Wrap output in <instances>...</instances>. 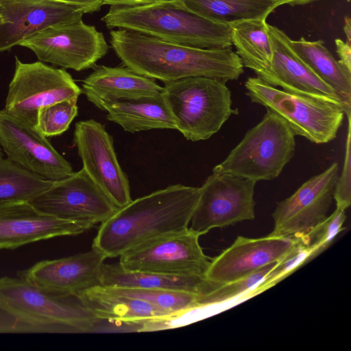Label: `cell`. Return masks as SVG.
I'll list each match as a JSON object with an SVG mask.
<instances>
[{"mask_svg": "<svg viewBox=\"0 0 351 351\" xmlns=\"http://www.w3.org/2000/svg\"><path fill=\"white\" fill-rule=\"evenodd\" d=\"M109 42L126 67L164 82L189 77H206L226 82L238 80L244 72L241 60L232 47H190L122 28L110 30Z\"/></svg>", "mask_w": 351, "mask_h": 351, "instance_id": "obj_1", "label": "cell"}, {"mask_svg": "<svg viewBox=\"0 0 351 351\" xmlns=\"http://www.w3.org/2000/svg\"><path fill=\"white\" fill-rule=\"evenodd\" d=\"M200 189L180 184L132 200L101 223L92 248L106 258L189 228Z\"/></svg>", "mask_w": 351, "mask_h": 351, "instance_id": "obj_2", "label": "cell"}, {"mask_svg": "<svg viewBox=\"0 0 351 351\" xmlns=\"http://www.w3.org/2000/svg\"><path fill=\"white\" fill-rule=\"evenodd\" d=\"M101 21L108 29L134 30L190 47L219 49L232 45L230 25L204 19L175 0L135 6H110Z\"/></svg>", "mask_w": 351, "mask_h": 351, "instance_id": "obj_3", "label": "cell"}, {"mask_svg": "<svg viewBox=\"0 0 351 351\" xmlns=\"http://www.w3.org/2000/svg\"><path fill=\"white\" fill-rule=\"evenodd\" d=\"M164 83L162 93L176 130L187 140L208 139L239 112L232 107L231 92L223 80L189 77Z\"/></svg>", "mask_w": 351, "mask_h": 351, "instance_id": "obj_4", "label": "cell"}, {"mask_svg": "<svg viewBox=\"0 0 351 351\" xmlns=\"http://www.w3.org/2000/svg\"><path fill=\"white\" fill-rule=\"evenodd\" d=\"M295 136L280 116L267 108L263 119L247 132L213 172L255 182L274 180L294 154Z\"/></svg>", "mask_w": 351, "mask_h": 351, "instance_id": "obj_5", "label": "cell"}, {"mask_svg": "<svg viewBox=\"0 0 351 351\" xmlns=\"http://www.w3.org/2000/svg\"><path fill=\"white\" fill-rule=\"evenodd\" d=\"M73 297L48 292L19 277H0V309L18 321L60 326L71 332L96 331L102 320Z\"/></svg>", "mask_w": 351, "mask_h": 351, "instance_id": "obj_6", "label": "cell"}, {"mask_svg": "<svg viewBox=\"0 0 351 351\" xmlns=\"http://www.w3.org/2000/svg\"><path fill=\"white\" fill-rule=\"evenodd\" d=\"M244 86L252 103L264 106L280 116L295 135L317 144L336 138L345 114L341 106L278 89L258 77H248Z\"/></svg>", "mask_w": 351, "mask_h": 351, "instance_id": "obj_7", "label": "cell"}, {"mask_svg": "<svg viewBox=\"0 0 351 351\" xmlns=\"http://www.w3.org/2000/svg\"><path fill=\"white\" fill-rule=\"evenodd\" d=\"M82 89L71 75L41 61L22 62L15 56L5 110L36 128L38 110L57 102L78 97Z\"/></svg>", "mask_w": 351, "mask_h": 351, "instance_id": "obj_8", "label": "cell"}, {"mask_svg": "<svg viewBox=\"0 0 351 351\" xmlns=\"http://www.w3.org/2000/svg\"><path fill=\"white\" fill-rule=\"evenodd\" d=\"M19 45L31 49L43 62L76 71L94 67L109 49L103 33L82 19L49 26Z\"/></svg>", "mask_w": 351, "mask_h": 351, "instance_id": "obj_9", "label": "cell"}, {"mask_svg": "<svg viewBox=\"0 0 351 351\" xmlns=\"http://www.w3.org/2000/svg\"><path fill=\"white\" fill-rule=\"evenodd\" d=\"M200 236L189 227L125 252L119 256V263L128 271L205 276L212 258L204 253L199 243Z\"/></svg>", "mask_w": 351, "mask_h": 351, "instance_id": "obj_10", "label": "cell"}, {"mask_svg": "<svg viewBox=\"0 0 351 351\" xmlns=\"http://www.w3.org/2000/svg\"><path fill=\"white\" fill-rule=\"evenodd\" d=\"M256 183L227 173H213L199 188L189 228L202 235L214 228L254 219Z\"/></svg>", "mask_w": 351, "mask_h": 351, "instance_id": "obj_11", "label": "cell"}, {"mask_svg": "<svg viewBox=\"0 0 351 351\" xmlns=\"http://www.w3.org/2000/svg\"><path fill=\"white\" fill-rule=\"evenodd\" d=\"M28 202L41 213L90 228L105 221L119 208L83 168L66 178L53 182Z\"/></svg>", "mask_w": 351, "mask_h": 351, "instance_id": "obj_12", "label": "cell"}, {"mask_svg": "<svg viewBox=\"0 0 351 351\" xmlns=\"http://www.w3.org/2000/svg\"><path fill=\"white\" fill-rule=\"evenodd\" d=\"M73 144L83 169L117 207L132 202L128 178L118 162L113 138L104 125L94 119L77 121Z\"/></svg>", "mask_w": 351, "mask_h": 351, "instance_id": "obj_13", "label": "cell"}, {"mask_svg": "<svg viewBox=\"0 0 351 351\" xmlns=\"http://www.w3.org/2000/svg\"><path fill=\"white\" fill-rule=\"evenodd\" d=\"M339 165L333 162L311 177L290 197L279 202L272 213L271 235L299 237L307 234L327 217L338 178Z\"/></svg>", "mask_w": 351, "mask_h": 351, "instance_id": "obj_14", "label": "cell"}, {"mask_svg": "<svg viewBox=\"0 0 351 351\" xmlns=\"http://www.w3.org/2000/svg\"><path fill=\"white\" fill-rule=\"evenodd\" d=\"M0 147L20 167L52 182L66 178L71 165L35 128L0 110Z\"/></svg>", "mask_w": 351, "mask_h": 351, "instance_id": "obj_15", "label": "cell"}, {"mask_svg": "<svg viewBox=\"0 0 351 351\" xmlns=\"http://www.w3.org/2000/svg\"><path fill=\"white\" fill-rule=\"evenodd\" d=\"M106 257L92 248L75 255L43 260L17 271L18 277L36 287L57 295L75 296L101 285V274Z\"/></svg>", "mask_w": 351, "mask_h": 351, "instance_id": "obj_16", "label": "cell"}, {"mask_svg": "<svg viewBox=\"0 0 351 351\" xmlns=\"http://www.w3.org/2000/svg\"><path fill=\"white\" fill-rule=\"evenodd\" d=\"M82 6L50 0H0V52L49 26L82 19Z\"/></svg>", "mask_w": 351, "mask_h": 351, "instance_id": "obj_17", "label": "cell"}, {"mask_svg": "<svg viewBox=\"0 0 351 351\" xmlns=\"http://www.w3.org/2000/svg\"><path fill=\"white\" fill-rule=\"evenodd\" d=\"M272 46V61L265 83L280 86L288 93L334 103L341 106L347 118L351 108L329 85L319 78L289 45L290 38L282 29L267 23Z\"/></svg>", "mask_w": 351, "mask_h": 351, "instance_id": "obj_18", "label": "cell"}, {"mask_svg": "<svg viewBox=\"0 0 351 351\" xmlns=\"http://www.w3.org/2000/svg\"><path fill=\"white\" fill-rule=\"evenodd\" d=\"M298 239L270 234L258 239L239 236L229 247L212 258L205 276L220 285L245 277L277 262L297 243Z\"/></svg>", "mask_w": 351, "mask_h": 351, "instance_id": "obj_19", "label": "cell"}, {"mask_svg": "<svg viewBox=\"0 0 351 351\" xmlns=\"http://www.w3.org/2000/svg\"><path fill=\"white\" fill-rule=\"evenodd\" d=\"M90 229L82 223L41 213L28 202L0 203V250L62 236H75Z\"/></svg>", "mask_w": 351, "mask_h": 351, "instance_id": "obj_20", "label": "cell"}, {"mask_svg": "<svg viewBox=\"0 0 351 351\" xmlns=\"http://www.w3.org/2000/svg\"><path fill=\"white\" fill-rule=\"evenodd\" d=\"M82 93L101 110L104 104L121 99L153 95L162 91L154 79L128 67L95 66L82 81Z\"/></svg>", "mask_w": 351, "mask_h": 351, "instance_id": "obj_21", "label": "cell"}, {"mask_svg": "<svg viewBox=\"0 0 351 351\" xmlns=\"http://www.w3.org/2000/svg\"><path fill=\"white\" fill-rule=\"evenodd\" d=\"M108 112L106 119L129 132L153 129H176L173 117L162 91L134 98L118 99L101 108Z\"/></svg>", "mask_w": 351, "mask_h": 351, "instance_id": "obj_22", "label": "cell"}, {"mask_svg": "<svg viewBox=\"0 0 351 351\" xmlns=\"http://www.w3.org/2000/svg\"><path fill=\"white\" fill-rule=\"evenodd\" d=\"M76 298L98 319L123 323L128 329L134 322L171 314L147 302L116 293L101 285L81 291Z\"/></svg>", "mask_w": 351, "mask_h": 351, "instance_id": "obj_23", "label": "cell"}, {"mask_svg": "<svg viewBox=\"0 0 351 351\" xmlns=\"http://www.w3.org/2000/svg\"><path fill=\"white\" fill-rule=\"evenodd\" d=\"M101 285L184 291L202 296L221 285L208 280L204 276H172L128 271L117 263H104L101 274Z\"/></svg>", "mask_w": 351, "mask_h": 351, "instance_id": "obj_24", "label": "cell"}, {"mask_svg": "<svg viewBox=\"0 0 351 351\" xmlns=\"http://www.w3.org/2000/svg\"><path fill=\"white\" fill-rule=\"evenodd\" d=\"M232 43L243 66L266 82L272 61V46L266 20H244L232 24Z\"/></svg>", "mask_w": 351, "mask_h": 351, "instance_id": "obj_25", "label": "cell"}, {"mask_svg": "<svg viewBox=\"0 0 351 351\" xmlns=\"http://www.w3.org/2000/svg\"><path fill=\"white\" fill-rule=\"evenodd\" d=\"M289 43L298 58L351 108V72L333 57L324 41H308L302 37L298 40L290 38Z\"/></svg>", "mask_w": 351, "mask_h": 351, "instance_id": "obj_26", "label": "cell"}, {"mask_svg": "<svg viewBox=\"0 0 351 351\" xmlns=\"http://www.w3.org/2000/svg\"><path fill=\"white\" fill-rule=\"evenodd\" d=\"M186 10L210 21L230 25L244 20H266L278 0H175Z\"/></svg>", "mask_w": 351, "mask_h": 351, "instance_id": "obj_27", "label": "cell"}, {"mask_svg": "<svg viewBox=\"0 0 351 351\" xmlns=\"http://www.w3.org/2000/svg\"><path fill=\"white\" fill-rule=\"evenodd\" d=\"M52 183L8 158H0V203L29 202Z\"/></svg>", "mask_w": 351, "mask_h": 351, "instance_id": "obj_28", "label": "cell"}, {"mask_svg": "<svg viewBox=\"0 0 351 351\" xmlns=\"http://www.w3.org/2000/svg\"><path fill=\"white\" fill-rule=\"evenodd\" d=\"M107 287L116 293L147 302L171 314L203 306L199 304L201 295L189 292L146 288Z\"/></svg>", "mask_w": 351, "mask_h": 351, "instance_id": "obj_29", "label": "cell"}, {"mask_svg": "<svg viewBox=\"0 0 351 351\" xmlns=\"http://www.w3.org/2000/svg\"><path fill=\"white\" fill-rule=\"evenodd\" d=\"M312 259L313 250L307 237H299L297 243L276 262L264 278L250 290L247 295L254 296L267 290Z\"/></svg>", "mask_w": 351, "mask_h": 351, "instance_id": "obj_30", "label": "cell"}, {"mask_svg": "<svg viewBox=\"0 0 351 351\" xmlns=\"http://www.w3.org/2000/svg\"><path fill=\"white\" fill-rule=\"evenodd\" d=\"M77 98L63 100L40 108L37 115L36 130L47 138L59 136L66 131L77 115Z\"/></svg>", "mask_w": 351, "mask_h": 351, "instance_id": "obj_31", "label": "cell"}, {"mask_svg": "<svg viewBox=\"0 0 351 351\" xmlns=\"http://www.w3.org/2000/svg\"><path fill=\"white\" fill-rule=\"evenodd\" d=\"M276 263L268 264L245 277L221 285L209 293L201 296L200 305L207 306L219 304L251 290L264 278Z\"/></svg>", "mask_w": 351, "mask_h": 351, "instance_id": "obj_32", "label": "cell"}, {"mask_svg": "<svg viewBox=\"0 0 351 351\" xmlns=\"http://www.w3.org/2000/svg\"><path fill=\"white\" fill-rule=\"evenodd\" d=\"M345 211L336 207L330 216L305 235L313 250V258L329 247L335 237L345 229L343 227L346 218Z\"/></svg>", "mask_w": 351, "mask_h": 351, "instance_id": "obj_33", "label": "cell"}, {"mask_svg": "<svg viewBox=\"0 0 351 351\" xmlns=\"http://www.w3.org/2000/svg\"><path fill=\"white\" fill-rule=\"evenodd\" d=\"M348 121L345 158L341 173L337 178L333 193L336 207L345 210L351 204V117L348 118Z\"/></svg>", "mask_w": 351, "mask_h": 351, "instance_id": "obj_34", "label": "cell"}, {"mask_svg": "<svg viewBox=\"0 0 351 351\" xmlns=\"http://www.w3.org/2000/svg\"><path fill=\"white\" fill-rule=\"evenodd\" d=\"M335 43L339 62L351 72V44L339 38L335 39Z\"/></svg>", "mask_w": 351, "mask_h": 351, "instance_id": "obj_35", "label": "cell"}, {"mask_svg": "<svg viewBox=\"0 0 351 351\" xmlns=\"http://www.w3.org/2000/svg\"><path fill=\"white\" fill-rule=\"evenodd\" d=\"M82 6L87 10L88 13L98 12L103 5L102 0H50Z\"/></svg>", "mask_w": 351, "mask_h": 351, "instance_id": "obj_36", "label": "cell"}, {"mask_svg": "<svg viewBox=\"0 0 351 351\" xmlns=\"http://www.w3.org/2000/svg\"><path fill=\"white\" fill-rule=\"evenodd\" d=\"M103 5L110 6H135L149 4L160 1V0H102Z\"/></svg>", "mask_w": 351, "mask_h": 351, "instance_id": "obj_37", "label": "cell"}, {"mask_svg": "<svg viewBox=\"0 0 351 351\" xmlns=\"http://www.w3.org/2000/svg\"><path fill=\"white\" fill-rule=\"evenodd\" d=\"M343 29L346 37V42L351 44V20L349 16L344 18Z\"/></svg>", "mask_w": 351, "mask_h": 351, "instance_id": "obj_38", "label": "cell"}, {"mask_svg": "<svg viewBox=\"0 0 351 351\" xmlns=\"http://www.w3.org/2000/svg\"><path fill=\"white\" fill-rule=\"evenodd\" d=\"M282 4H288L291 6L295 5H303L308 3H311L318 0H278Z\"/></svg>", "mask_w": 351, "mask_h": 351, "instance_id": "obj_39", "label": "cell"}, {"mask_svg": "<svg viewBox=\"0 0 351 351\" xmlns=\"http://www.w3.org/2000/svg\"><path fill=\"white\" fill-rule=\"evenodd\" d=\"M3 158V152H2V149L0 147V158Z\"/></svg>", "mask_w": 351, "mask_h": 351, "instance_id": "obj_40", "label": "cell"}, {"mask_svg": "<svg viewBox=\"0 0 351 351\" xmlns=\"http://www.w3.org/2000/svg\"><path fill=\"white\" fill-rule=\"evenodd\" d=\"M160 1H174V0H160Z\"/></svg>", "mask_w": 351, "mask_h": 351, "instance_id": "obj_41", "label": "cell"}, {"mask_svg": "<svg viewBox=\"0 0 351 351\" xmlns=\"http://www.w3.org/2000/svg\"><path fill=\"white\" fill-rule=\"evenodd\" d=\"M1 21H2V19H1V18L0 17V23H1Z\"/></svg>", "mask_w": 351, "mask_h": 351, "instance_id": "obj_42", "label": "cell"}]
</instances>
